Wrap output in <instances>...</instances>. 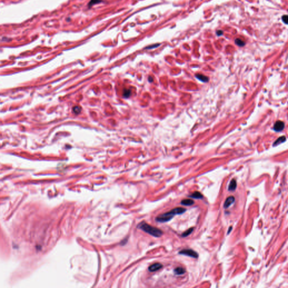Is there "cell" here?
Wrapping results in <instances>:
<instances>
[{
    "label": "cell",
    "mask_w": 288,
    "mask_h": 288,
    "mask_svg": "<svg viewBox=\"0 0 288 288\" xmlns=\"http://www.w3.org/2000/svg\"><path fill=\"white\" fill-rule=\"evenodd\" d=\"M186 211V209L184 208H176L172 209L171 211L167 212V213H165L158 216L155 218V220L156 221L161 222V223L168 222L173 218L174 216L177 215V214H182L185 213Z\"/></svg>",
    "instance_id": "1"
},
{
    "label": "cell",
    "mask_w": 288,
    "mask_h": 288,
    "mask_svg": "<svg viewBox=\"0 0 288 288\" xmlns=\"http://www.w3.org/2000/svg\"><path fill=\"white\" fill-rule=\"evenodd\" d=\"M138 228L154 237H161L163 235V231L156 227L150 226L149 224L142 222L138 225Z\"/></svg>",
    "instance_id": "2"
},
{
    "label": "cell",
    "mask_w": 288,
    "mask_h": 288,
    "mask_svg": "<svg viewBox=\"0 0 288 288\" xmlns=\"http://www.w3.org/2000/svg\"><path fill=\"white\" fill-rule=\"evenodd\" d=\"M179 254H180L185 255L194 258H198L199 256V254L195 252V251L193 250L192 249H183L182 250H181L179 252Z\"/></svg>",
    "instance_id": "3"
},
{
    "label": "cell",
    "mask_w": 288,
    "mask_h": 288,
    "mask_svg": "<svg viewBox=\"0 0 288 288\" xmlns=\"http://www.w3.org/2000/svg\"><path fill=\"white\" fill-rule=\"evenodd\" d=\"M285 128V124L283 122L278 120L274 124V129L276 132H280L283 130Z\"/></svg>",
    "instance_id": "4"
},
{
    "label": "cell",
    "mask_w": 288,
    "mask_h": 288,
    "mask_svg": "<svg viewBox=\"0 0 288 288\" xmlns=\"http://www.w3.org/2000/svg\"><path fill=\"white\" fill-rule=\"evenodd\" d=\"M235 200V199L234 196H229V197L227 198L226 199V200H225V202L223 205V207L225 208H228L230 206H231L232 204L234 203Z\"/></svg>",
    "instance_id": "5"
},
{
    "label": "cell",
    "mask_w": 288,
    "mask_h": 288,
    "mask_svg": "<svg viewBox=\"0 0 288 288\" xmlns=\"http://www.w3.org/2000/svg\"><path fill=\"white\" fill-rule=\"evenodd\" d=\"M163 267V265L162 264L159 263H154L152 265H151L149 267V271L150 272H155L156 271H158L159 269H161Z\"/></svg>",
    "instance_id": "6"
},
{
    "label": "cell",
    "mask_w": 288,
    "mask_h": 288,
    "mask_svg": "<svg viewBox=\"0 0 288 288\" xmlns=\"http://www.w3.org/2000/svg\"><path fill=\"white\" fill-rule=\"evenodd\" d=\"M236 187H237L236 181L235 179H232L228 187V190L229 191H234L235 189H236Z\"/></svg>",
    "instance_id": "7"
},
{
    "label": "cell",
    "mask_w": 288,
    "mask_h": 288,
    "mask_svg": "<svg viewBox=\"0 0 288 288\" xmlns=\"http://www.w3.org/2000/svg\"><path fill=\"white\" fill-rule=\"evenodd\" d=\"M195 77H196L197 79H198L199 80L201 81V82H208L209 81V78L208 77L205 76V75H204L203 74H196L195 75Z\"/></svg>",
    "instance_id": "8"
},
{
    "label": "cell",
    "mask_w": 288,
    "mask_h": 288,
    "mask_svg": "<svg viewBox=\"0 0 288 288\" xmlns=\"http://www.w3.org/2000/svg\"><path fill=\"white\" fill-rule=\"evenodd\" d=\"M181 204L185 206H191L194 204V201L191 199H187L182 200L181 202Z\"/></svg>",
    "instance_id": "9"
},
{
    "label": "cell",
    "mask_w": 288,
    "mask_h": 288,
    "mask_svg": "<svg viewBox=\"0 0 288 288\" xmlns=\"http://www.w3.org/2000/svg\"><path fill=\"white\" fill-rule=\"evenodd\" d=\"M185 272V269L184 268L181 267H177L174 269V273L175 275H181L184 274Z\"/></svg>",
    "instance_id": "10"
},
{
    "label": "cell",
    "mask_w": 288,
    "mask_h": 288,
    "mask_svg": "<svg viewBox=\"0 0 288 288\" xmlns=\"http://www.w3.org/2000/svg\"><path fill=\"white\" fill-rule=\"evenodd\" d=\"M189 197L194 199H202L203 198V195L201 194L200 192L195 191L194 193L192 195H190Z\"/></svg>",
    "instance_id": "11"
},
{
    "label": "cell",
    "mask_w": 288,
    "mask_h": 288,
    "mask_svg": "<svg viewBox=\"0 0 288 288\" xmlns=\"http://www.w3.org/2000/svg\"><path fill=\"white\" fill-rule=\"evenodd\" d=\"M285 141H286V138H285V136H281V137H279V138H278V139H277V140L275 141V142L273 143V146H275L278 145H279V144L285 142Z\"/></svg>",
    "instance_id": "12"
},
{
    "label": "cell",
    "mask_w": 288,
    "mask_h": 288,
    "mask_svg": "<svg viewBox=\"0 0 288 288\" xmlns=\"http://www.w3.org/2000/svg\"><path fill=\"white\" fill-rule=\"evenodd\" d=\"M235 43H236V44H237V45L239 46V47H243V46H245V42H244L240 38L235 39Z\"/></svg>",
    "instance_id": "13"
},
{
    "label": "cell",
    "mask_w": 288,
    "mask_h": 288,
    "mask_svg": "<svg viewBox=\"0 0 288 288\" xmlns=\"http://www.w3.org/2000/svg\"><path fill=\"white\" fill-rule=\"evenodd\" d=\"M194 230V228H190L189 229H188L187 230H186L185 232H184L183 234H182V237H187L188 236V235H190L191 233L193 232Z\"/></svg>",
    "instance_id": "14"
},
{
    "label": "cell",
    "mask_w": 288,
    "mask_h": 288,
    "mask_svg": "<svg viewBox=\"0 0 288 288\" xmlns=\"http://www.w3.org/2000/svg\"><path fill=\"white\" fill-rule=\"evenodd\" d=\"M81 110H82V109H81V107H80L79 106H75L73 108V111L75 114L80 113Z\"/></svg>",
    "instance_id": "15"
},
{
    "label": "cell",
    "mask_w": 288,
    "mask_h": 288,
    "mask_svg": "<svg viewBox=\"0 0 288 288\" xmlns=\"http://www.w3.org/2000/svg\"><path fill=\"white\" fill-rule=\"evenodd\" d=\"M102 1V0H91L90 2H89L88 4V6L91 7L93 6V5H95V4H98L100 3V2Z\"/></svg>",
    "instance_id": "16"
},
{
    "label": "cell",
    "mask_w": 288,
    "mask_h": 288,
    "mask_svg": "<svg viewBox=\"0 0 288 288\" xmlns=\"http://www.w3.org/2000/svg\"><path fill=\"white\" fill-rule=\"evenodd\" d=\"M131 94V92L130 90H124L123 91V96L125 98H129Z\"/></svg>",
    "instance_id": "17"
},
{
    "label": "cell",
    "mask_w": 288,
    "mask_h": 288,
    "mask_svg": "<svg viewBox=\"0 0 288 288\" xmlns=\"http://www.w3.org/2000/svg\"><path fill=\"white\" fill-rule=\"evenodd\" d=\"M282 22H283L285 24H287V22H288V17L287 15H283V16L282 17Z\"/></svg>",
    "instance_id": "18"
},
{
    "label": "cell",
    "mask_w": 288,
    "mask_h": 288,
    "mask_svg": "<svg viewBox=\"0 0 288 288\" xmlns=\"http://www.w3.org/2000/svg\"><path fill=\"white\" fill-rule=\"evenodd\" d=\"M216 34L218 36H221L222 35H223V31L221 30H218L217 31Z\"/></svg>",
    "instance_id": "19"
},
{
    "label": "cell",
    "mask_w": 288,
    "mask_h": 288,
    "mask_svg": "<svg viewBox=\"0 0 288 288\" xmlns=\"http://www.w3.org/2000/svg\"><path fill=\"white\" fill-rule=\"evenodd\" d=\"M158 46H159V44H154V46H150L148 47L147 49H153V48H154V47H158Z\"/></svg>",
    "instance_id": "20"
},
{
    "label": "cell",
    "mask_w": 288,
    "mask_h": 288,
    "mask_svg": "<svg viewBox=\"0 0 288 288\" xmlns=\"http://www.w3.org/2000/svg\"><path fill=\"white\" fill-rule=\"evenodd\" d=\"M231 229H232V227H230V228H229V231H228V233H227V234H229V232H231Z\"/></svg>",
    "instance_id": "21"
}]
</instances>
